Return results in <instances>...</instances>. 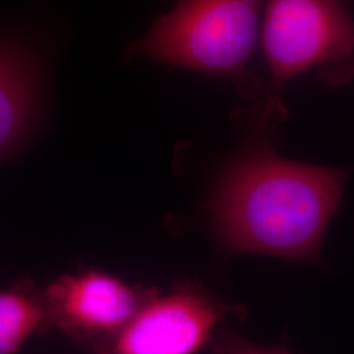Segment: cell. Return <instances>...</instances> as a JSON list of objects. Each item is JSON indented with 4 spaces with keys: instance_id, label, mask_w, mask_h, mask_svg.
<instances>
[{
    "instance_id": "obj_1",
    "label": "cell",
    "mask_w": 354,
    "mask_h": 354,
    "mask_svg": "<svg viewBox=\"0 0 354 354\" xmlns=\"http://www.w3.org/2000/svg\"><path fill=\"white\" fill-rule=\"evenodd\" d=\"M348 171L254 152L231 165L207 203L215 238L228 254L259 253L322 264Z\"/></svg>"
},
{
    "instance_id": "obj_2",
    "label": "cell",
    "mask_w": 354,
    "mask_h": 354,
    "mask_svg": "<svg viewBox=\"0 0 354 354\" xmlns=\"http://www.w3.org/2000/svg\"><path fill=\"white\" fill-rule=\"evenodd\" d=\"M266 0H177L125 58L214 75L241 73L260 39Z\"/></svg>"
},
{
    "instance_id": "obj_3",
    "label": "cell",
    "mask_w": 354,
    "mask_h": 354,
    "mask_svg": "<svg viewBox=\"0 0 354 354\" xmlns=\"http://www.w3.org/2000/svg\"><path fill=\"white\" fill-rule=\"evenodd\" d=\"M351 0H266L260 41L281 88L294 76L315 70L328 86L354 79V20Z\"/></svg>"
},
{
    "instance_id": "obj_4",
    "label": "cell",
    "mask_w": 354,
    "mask_h": 354,
    "mask_svg": "<svg viewBox=\"0 0 354 354\" xmlns=\"http://www.w3.org/2000/svg\"><path fill=\"white\" fill-rule=\"evenodd\" d=\"M245 315L244 307L227 304L201 282L178 279L152 295L95 354H198L223 322Z\"/></svg>"
},
{
    "instance_id": "obj_5",
    "label": "cell",
    "mask_w": 354,
    "mask_h": 354,
    "mask_svg": "<svg viewBox=\"0 0 354 354\" xmlns=\"http://www.w3.org/2000/svg\"><path fill=\"white\" fill-rule=\"evenodd\" d=\"M44 290L51 327L89 354L111 342L159 291L92 268L64 274Z\"/></svg>"
},
{
    "instance_id": "obj_6",
    "label": "cell",
    "mask_w": 354,
    "mask_h": 354,
    "mask_svg": "<svg viewBox=\"0 0 354 354\" xmlns=\"http://www.w3.org/2000/svg\"><path fill=\"white\" fill-rule=\"evenodd\" d=\"M41 64L24 42L0 38V162L17 151L35 127Z\"/></svg>"
},
{
    "instance_id": "obj_7",
    "label": "cell",
    "mask_w": 354,
    "mask_h": 354,
    "mask_svg": "<svg viewBox=\"0 0 354 354\" xmlns=\"http://www.w3.org/2000/svg\"><path fill=\"white\" fill-rule=\"evenodd\" d=\"M50 329L45 290L33 279L20 277L0 289V354H20L30 337Z\"/></svg>"
},
{
    "instance_id": "obj_8",
    "label": "cell",
    "mask_w": 354,
    "mask_h": 354,
    "mask_svg": "<svg viewBox=\"0 0 354 354\" xmlns=\"http://www.w3.org/2000/svg\"><path fill=\"white\" fill-rule=\"evenodd\" d=\"M212 349L214 354H291L285 342L261 345L250 342L232 330L216 332L212 342Z\"/></svg>"
}]
</instances>
